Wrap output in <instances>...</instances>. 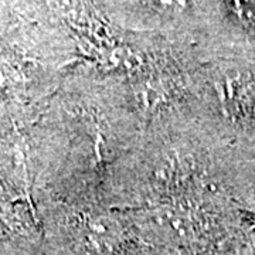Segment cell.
<instances>
[{
	"mask_svg": "<svg viewBox=\"0 0 255 255\" xmlns=\"http://www.w3.org/2000/svg\"><path fill=\"white\" fill-rule=\"evenodd\" d=\"M160 6H164V7H173L176 4H183L184 0H156Z\"/></svg>",
	"mask_w": 255,
	"mask_h": 255,
	"instance_id": "1",
	"label": "cell"
}]
</instances>
